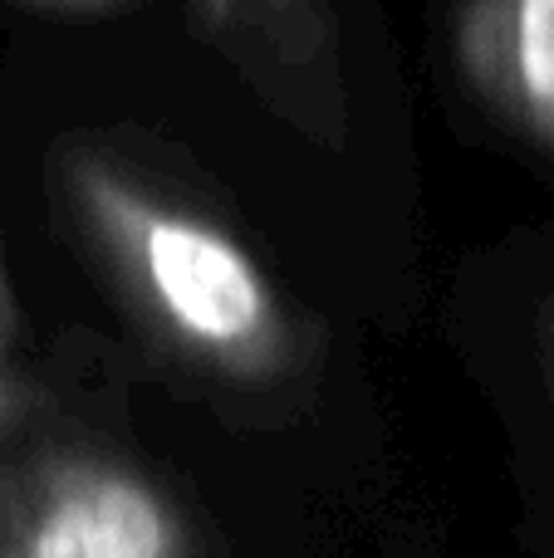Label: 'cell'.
Returning a JSON list of instances; mask_svg holds the SVG:
<instances>
[{"label":"cell","instance_id":"cell-1","mask_svg":"<svg viewBox=\"0 0 554 558\" xmlns=\"http://www.w3.org/2000/svg\"><path fill=\"white\" fill-rule=\"evenodd\" d=\"M59 192L128 304L167 343L231 377L280 373L290 318L255 255L221 221L98 143L59 153Z\"/></svg>","mask_w":554,"mask_h":558},{"label":"cell","instance_id":"cell-2","mask_svg":"<svg viewBox=\"0 0 554 558\" xmlns=\"http://www.w3.org/2000/svg\"><path fill=\"white\" fill-rule=\"evenodd\" d=\"M0 558H192V530L123 456L59 446L0 471Z\"/></svg>","mask_w":554,"mask_h":558},{"label":"cell","instance_id":"cell-3","mask_svg":"<svg viewBox=\"0 0 554 558\" xmlns=\"http://www.w3.org/2000/svg\"><path fill=\"white\" fill-rule=\"evenodd\" d=\"M192 25L280 113L339 133V20L329 0H192Z\"/></svg>","mask_w":554,"mask_h":558},{"label":"cell","instance_id":"cell-4","mask_svg":"<svg viewBox=\"0 0 554 558\" xmlns=\"http://www.w3.org/2000/svg\"><path fill=\"white\" fill-rule=\"evenodd\" d=\"M451 59L501 128L554 157V0H457Z\"/></svg>","mask_w":554,"mask_h":558},{"label":"cell","instance_id":"cell-5","mask_svg":"<svg viewBox=\"0 0 554 558\" xmlns=\"http://www.w3.org/2000/svg\"><path fill=\"white\" fill-rule=\"evenodd\" d=\"M25 412V377L15 363V299H10L5 255H0V436Z\"/></svg>","mask_w":554,"mask_h":558},{"label":"cell","instance_id":"cell-6","mask_svg":"<svg viewBox=\"0 0 554 558\" xmlns=\"http://www.w3.org/2000/svg\"><path fill=\"white\" fill-rule=\"evenodd\" d=\"M20 5L59 10V15H88V10H108V5H118V0H20Z\"/></svg>","mask_w":554,"mask_h":558}]
</instances>
